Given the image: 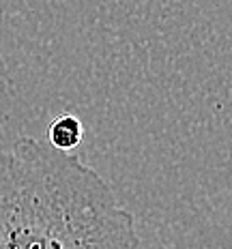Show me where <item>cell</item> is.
Segmentation results:
<instances>
[{"label":"cell","instance_id":"7a4b0ae2","mask_svg":"<svg viewBox=\"0 0 232 249\" xmlns=\"http://www.w3.org/2000/svg\"><path fill=\"white\" fill-rule=\"evenodd\" d=\"M48 140L50 146L56 150H63V153H69V150L77 148L84 140V127H82V121L73 114H60L58 118L50 123L48 129Z\"/></svg>","mask_w":232,"mask_h":249},{"label":"cell","instance_id":"6da1fadb","mask_svg":"<svg viewBox=\"0 0 232 249\" xmlns=\"http://www.w3.org/2000/svg\"><path fill=\"white\" fill-rule=\"evenodd\" d=\"M136 219L75 155L35 138L0 150V249H138Z\"/></svg>","mask_w":232,"mask_h":249}]
</instances>
